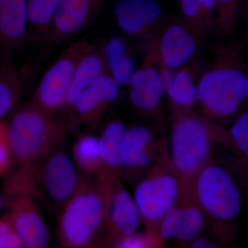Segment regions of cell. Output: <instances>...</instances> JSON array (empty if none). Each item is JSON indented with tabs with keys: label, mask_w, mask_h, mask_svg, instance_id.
I'll return each mask as SVG.
<instances>
[{
	"label": "cell",
	"mask_w": 248,
	"mask_h": 248,
	"mask_svg": "<svg viewBox=\"0 0 248 248\" xmlns=\"http://www.w3.org/2000/svg\"><path fill=\"white\" fill-rule=\"evenodd\" d=\"M79 179L66 150V132L37 159L10 174L5 183L7 195L23 194L60 213L76 190Z\"/></svg>",
	"instance_id": "6da1fadb"
},
{
	"label": "cell",
	"mask_w": 248,
	"mask_h": 248,
	"mask_svg": "<svg viewBox=\"0 0 248 248\" xmlns=\"http://www.w3.org/2000/svg\"><path fill=\"white\" fill-rule=\"evenodd\" d=\"M244 44L217 40L213 60L201 73L197 100L213 117L228 118L237 113L248 97V70Z\"/></svg>",
	"instance_id": "7a4b0ae2"
},
{
	"label": "cell",
	"mask_w": 248,
	"mask_h": 248,
	"mask_svg": "<svg viewBox=\"0 0 248 248\" xmlns=\"http://www.w3.org/2000/svg\"><path fill=\"white\" fill-rule=\"evenodd\" d=\"M68 129L63 117H57L33 102L17 109L7 123L12 159L18 168L30 164L45 153Z\"/></svg>",
	"instance_id": "3957f363"
},
{
	"label": "cell",
	"mask_w": 248,
	"mask_h": 248,
	"mask_svg": "<svg viewBox=\"0 0 248 248\" xmlns=\"http://www.w3.org/2000/svg\"><path fill=\"white\" fill-rule=\"evenodd\" d=\"M58 236L63 247L81 248L93 244L107 215L103 195L86 176L79 174L73 195L58 213Z\"/></svg>",
	"instance_id": "277c9868"
},
{
	"label": "cell",
	"mask_w": 248,
	"mask_h": 248,
	"mask_svg": "<svg viewBox=\"0 0 248 248\" xmlns=\"http://www.w3.org/2000/svg\"><path fill=\"white\" fill-rule=\"evenodd\" d=\"M207 40L180 14L166 18L149 50L161 68L172 71L196 60Z\"/></svg>",
	"instance_id": "5b68a950"
},
{
	"label": "cell",
	"mask_w": 248,
	"mask_h": 248,
	"mask_svg": "<svg viewBox=\"0 0 248 248\" xmlns=\"http://www.w3.org/2000/svg\"><path fill=\"white\" fill-rule=\"evenodd\" d=\"M90 44L89 41L79 40L63 50L42 77L34 95V104L53 115L64 110L76 67Z\"/></svg>",
	"instance_id": "8992f818"
},
{
	"label": "cell",
	"mask_w": 248,
	"mask_h": 248,
	"mask_svg": "<svg viewBox=\"0 0 248 248\" xmlns=\"http://www.w3.org/2000/svg\"><path fill=\"white\" fill-rule=\"evenodd\" d=\"M114 16L120 30L138 41L146 53L166 19L156 0H120L114 8Z\"/></svg>",
	"instance_id": "52a82bcc"
},
{
	"label": "cell",
	"mask_w": 248,
	"mask_h": 248,
	"mask_svg": "<svg viewBox=\"0 0 248 248\" xmlns=\"http://www.w3.org/2000/svg\"><path fill=\"white\" fill-rule=\"evenodd\" d=\"M197 195L209 214L221 219H232L239 215L241 196L231 175L217 166L206 168L199 179Z\"/></svg>",
	"instance_id": "ba28073f"
},
{
	"label": "cell",
	"mask_w": 248,
	"mask_h": 248,
	"mask_svg": "<svg viewBox=\"0 0 248 248\" xmlns=\"http://www.w3.org/2000/svg\"><path fill=\"white\" fill-rule=\"evenodd\" d=\"M208 129L200 117H181L174 125L172 139V157L181 172H193L202 166L209 153Z\"/></svg>",
	"instance_id": "9c48e42d"
},
{
	"label": "cell",
	"mask_w": 248,
	"mask_h": 248,
	"mask_svg": "<svg viewBox=\"0 0 248 248\" xmlns=\"http://www.w3.org/2000/svg\"><path fill=\"white\" fill-rule=\"evenodd\" d=\"M107 0H60L53 22L44 43H64L92 25Z\"/></svg>",
	"instance_id": "30bf717a"
},
{
	"label": "cell",
	"mask_w": 248,
	"mask_h": 248,
	"mask_svg": "<svg viewBox=\"0 0 248 248\" xmlns=\"http://www.w3.org/2000/svg\"><path fill=\"white\" fill-rule=\"evenodd\" d=\"M8 195L9 211L6 215L20 236L24 248H46L50 234L36 201L23 194Z\"/></svg>",
	"instance_id": "8fae6325"
},
{
	"label": "cell",
	"mask_w": 248,
	"mask_h": 248,
	"mask_svg": "<svg viewBox=\"0 0 248 248\" xmlns=\"http://www.w3.org/2000/svg\"><path fill=\"white\" fill-rule=\"evenodd\" d=\"M119 93L120 86L109 73H104L85 90L71 109L73 115L68 127L78 129L82 125L93 126L117 99Z\"/></svg>",
	"instance_id": "7c38bea8"
},
{
	"label": "cell",
	"mask_w": 248,
	"mask_h": 248,
	"mask_svg": "<svg viewBox=\"0 0 248 248\" xmlns=\"http://www.w3.org/2000/svg\"><path fill=\"white\" fill-rule=\"evenodd\" d=\"M128 86L130 102L140 110L151 112L159 107L166 91L164 77L159 65L149 52Z\"/></svg>",
	"instance_id": "4fadbf2b"
},
{
	"label": "cell",
	"mask_w": 248,
	"mask_h": 248,
	"mask_svg": "<svg viewBox=\"0 0 248 248\" xmlns=\"http://www.w3.org/2000/svg\"><path fill=\"white\" fill-rule=\"evenodd\" d=\"M179 195V184L170 175L148 179L135 190V201L142 216L158 221L172 210Z\"/></svg>",
	"instance_id": "5bb4252c"
},
{
	"label": "cell",
	"mask_w": 248,
	"mask_h": 248,
	"mask_svg": "<svg viewBox=\"0 0 248 248\" xmlns=\"http://www.w3.org/2000/svg\"><path fill=\"white\" fill-rule=\"evenodd\" d=\"M28 40L26 0H0V48L10 53Z\"/></svg>",
	"instance_id": "9a60e30c"
},
{
	"label": "cell",
	"mask_w": 248,
	"mask_h": 248,
	"mask_svg": "<svg viewBox=\"0 0 248 248\" xmlns=\"http://www.w3.org/2000/svg\"><path fill=\"white\" fill-rule=\"evenodd\" d=\"M104 73H108L103 55L102 42L90 44L81 55L67 93L64 110L76 105L85 90Z\"/></svg>",
	"instance_id": "2e32d148"
},
{
	"label": "cell",
	"mask_w": 248,
	"mask_h": 248,
	"mask_svg": "<svg viewBox=\"0 0 248 248\" xmlns=\"http://www.w3.org/2000/svg\"><path fill=\"white\" fill-rule=\"evenodd\" d=\"M161 68V67H160ZM164 77L165 90L173 104L188 108L197 101V84L201 75L200 62L197 60L179 68L174 76L169 70L161 68Z\"/></svg>",
	"instance_id": "e0dca14e"
},
{
	"label": "cell",
	"mask_w": 248,
	"mask_h": 248,
	"mask_svg": "<svg viewBox=\"0 0 248 248\" xmlns=\"http://www.w3.org/2000/svg\"><path fill=\"white\" fill-rule=\"evenodd\" d=\"M163 218L160 233L166 239L192 241L203 228V213L192 207L172 209Z\"/></svg>",
	"instance_id": "ac0fdd59"
},
{
	"label": "cell",
	"mask_w": 248,
	"mask_h": 248,
	"mask_svg": "<svg viewBox=\"0 0 248 248\" xmlns=\"http://www.w3.org/2000/svg\"><path fill=\"white\" fill-rule=\"evenodd\" d=\"M104 61L109 74L120 86H126L137 70L133 54L123 37L112 36L102 41Z\"/></svg>",
	"instance_id": "d6986e66"
},
{
	"label": "cell",
	"mask_w": 248,
	"mask_h": 248,
	"mask_svg": "<svg viewBox=\"0 0 248 248\" xmlns=\"http://www.w3.org/2000/svg\"><path fill=\"white\" fill-rule=\"evenodd\" d=\"M111 196L108 214L114 231L124 236L135 234L141 215L136 202L122 187L116 189Z\"/></svg>",
	"instance_id": "ffe728a7"
},
{
	"label": "cell",
	"mask_w": 248,
	"mask_h": 248,
	"mask_svg": "<svg viewBox=\"0 0 248 248\" xmlns=\"http://www.w3.org/2000/svg\"><path fill=\"white\" fill-rule=\"evenodd\" d=\"M22 91L20 75L10 53L4 52L0 60V120L17 106Z\"/></svg>",
	"instance_id": "44dd1931"
},
{
	"label": "cell",
	"mask_w": 248,
	"mask_h": 248,
	"mask_svg": "<svg viewBox=\"0 0 248 248\" xmlns=\"http://www.w3.org/2000/svg\"><path fill=\"white\" fill-rule=\"evenodd\" d=\"M151 138L149 129L143 125L128 129L122 143L120 166L126 169L146 166L151 156L146 153V148Z\"/></svg>",
	"instance_id": "7402d4cb"
},
{
	"label": "cell",
	"mask_w": 248,
	"mask_h": 248,
	"mask_svg": "<svg viewBox=\"0 0 248 248\" xmlns=\"http://www.w3.org/2000/svg\"><path fill=\"white\" fill-rule=\"evenodd\" d=\"M180 14L205 37L216 33V6L215 0H178Z\"/></svg>",
	"instance_id": "603a6c76"
},
{
	"label": "cell",
	"mask_w": 248,
	"mask_h": 248,
	"mask_svg": "<svg viewBox=\"0 0 248 248\" xmlns=\"http://www.w3.org/2000/svg\"><path fill=\"white\" fill-rule=\"evenodd\" d=\"M60 0H26L28 32L33 43L43 42L51 27Z\"/></svg>",
	"instance_id": "cb8c5ba5"
},
{
	"label": "cell",
	"mask_w": 248,
	"mask_h": 248,
	"mask_svg": "<svg viewBox=\"0 0 248 248\" xmlns=\"http://www.w3.org/2000/svg\"><path fill=\"white\" fill-rule=\"evenodd\" d=\"M127 130L123 122L113 121L108 124L99 139L101 161L107 169H116L120 166L122 143Z\"/></svg>",
	"instance_id": "d4e9b609"
},
{
	"label": "cell",
	"mask_w": 248,
	"mask_h": 248,
	"mask_svg": "<svg viewBox=\"0 0 248 248\" xmlns=\"http://www.w3.org/2000/svg\"><path fill=\"white\" fill-rule=\"evenodd\" d=\"M72 160L81 175L96 172L102 164L99 139L94 135H79L72 148Z\"/></svg>",
	"instance_id": "484cf974"
},
{
	"label": "cell",
	"mask_w": 248,
	"mask_h": 248,
	"mask_svg": "<svg viewBox=\"0 0 248 248\" xmlns=\"http://www.w3.org/2000/svg\"><path fill=\"white\" fill-rule=\"evenodd\" d=\"M216 6L217 40L234 35L244 14L247 0H215Z\"/></svg>",
	"instance_id": "4316f807"
},
{
	"label": "cell",
	"mask_w": 248,
	"mask_h": 248,
	"mask_svg": "<svg viewBox=\"0 0 248 248\" xmlns=\"http://www.w3.org/2000/svg\"><path fill=\"white\" fill-rule=\"evenodd\" d=\"M24 248L20 236L6 215L0 217V248Z\"/></svg>",
	"instance_id": "83f0119b"
},
{
	"label": "cell",
	"mask_w": 248,
	"mask_h": 248,
	"mask_svg": "<svg viewBox=\"0 0 248 248\" xmlns=\"http://www.w3.org/2000/svg\"><path fill=\"white\" fill-rule=\"evenodd\" d=\"M232 137L241 151L248 155V113L243 112L233 125Z\"/></svg>",
	"instance_id": "f1b7e54d"
},
{
	"label": "cell",
	"mask_w": 248,
	"mask_h": 248,
	"mask_svg": "<svg viewBox=\"0 0 248 248\" xmlns=\"http://www.w3.org/2000/svg\"><path fill=\"white\" fill-rule=\"evenodd\" d=\"M12 161L7 135V123L0 120V175L5 174Z\"/></svg>",
	"instance_id": "f546056e"
},
{
	"label": "cell",
	"mask_w": 248,
	"mask_h": 248,
	"mask_svg": "<svg viewBox=\"0 0 248 248\" xmlns=\"http://www.w3.org/2000/svg\"><path fill=\"white\" fill-rule=\"evenodd\" d=\"M117 248H140L146 247L143 240L139 236H134V234L130 236H124L123 239H121L117 245Z\"/></svg>",
	"instance_id": "4dcf8cb0"
},
{
	"label": "cell",
	"mask_w": 248,
	"mask_h": 248,
	"mask_svg": "<svg viewBox=\"0 0 248 248\" xmlns=\"http://www.w3.org/2000/svg\"><path fill=\"white\" fill-rule=\"evenodd\" d=\"M192 248H213L215 246H213L208 240L204 239V238H200L195 240L191 245Z\"/></svg>",
	"instance_id": "1f68e13d"
},
{
	"label": "cell",
	"mask_w": 248,
	"mask_h": 248,
	"mask_svg": "<svg viewBox=\"0 0 248 248\" xmlns=\"http://www.w3.org/2000/svg\"><path fill=\"white\" fill-rule=\"evenodd\" d=\"M3 205H4V201H3L2 198L0 196V210L2 208Z\"/></svg>",
	"instance_id": "d6a6232c"
}]
</instances>
